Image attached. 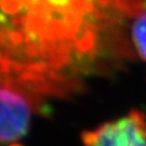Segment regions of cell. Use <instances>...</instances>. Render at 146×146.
Wrapping results in <instances>:
<instances>
[{
    "instance_id": "obj_2",
    "label": "cell",
    "mask_w": 146,
    "mask_h": 146,
    "mask_svg": "<svg viewBox=\"0 0 146 146\" xmlns=\"http://www.w3.org/2000/svg\"><path fill=\"white\" fill-rule=\"evenodd\" d=\"M31 119L27 101L10 87L1 88V142L7 146H21L19 142L26 135Z\"/></svg>"
},
{
    "instance_id": "obj_3",
    "label": "cell",
    "mask_w": 146,
    "mask_h": 146,
    "mask_svg": "<svg viewBox=\"0 0 146 146\" xmlns=\"http://www.w3.org/2000/svg\"><path fill=\"white\" fill-rule=\"evenodd\" d=\"M132 39L140 56L146 62V10L141 12L132 24Z\"/></svg>"
},
{
    "instance_id": "obj_1",
    "label": "cell",
    "mask_w": 146,
    "mask_h": 146,
    "mask_svg": "<svg viewBox=\"0 0 146 146\" xmlns=\"http://www.w3.org/2000/svg\"><path fill=\"white\" fill-rule=\"evenodd\" d=\"M82 141L86 146H146V115L132 110L84 132Z\"/></svg>"
}]
</instances>
